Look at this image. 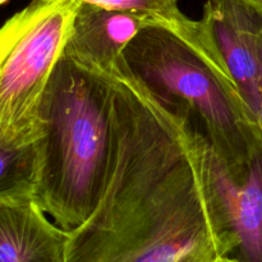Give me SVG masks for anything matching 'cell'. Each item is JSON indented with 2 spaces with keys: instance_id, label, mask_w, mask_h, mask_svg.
Instances as JSON below:
<instances>
[{
  "instance_id": "9c48e42d",
  "label": "cell",
  "mask_w": 262,
  "mask_h": 262,
  "mask_svg": "<svg viewBox=\"0 0 262 262\" xmlns=\"http://www.w3.org/2000/svg\"><path fill=\"white\" fill-rule=\"evenodd\" d=\"M35 174L36 142H19L0 130V199L32 194Z\"/></svg>"
},
{
  "instance_id": "52a82bcc",
  "label": "cell",
  "mask_w": 262,
  "mask_h": 262,
  "mask_svg": "<svg viewBox=\"0 0 262 262\" xmlns=\"http://www.w3.org/2000/svg\"><path fill=\"white\" fill-rule=\"evenodd\" d=\"M150 17L81 2L63 56L91 72L112 74Z\"/></svg>"
},
{
  "instance_id": "6da1fadb",
  "label": "cell",
  "mask_w": 262,
  "mask_h": 262,
  "mask_svg": "<svg viewBox=\"0 0 262 262\" xmlns=\"http://www.w3.org/2000/svg\"><path fill=\"white\" fill-rule=\"evenodd\" d=\"M114 82L113 152L101 197L69 232L66 262H212L227 255L206 164L191 119L136 79Z\"/></svg>"
},
{
  "instance_id": "30bf717a",
  "label": "cell",
  "mask_w": 262,
  "mask_h": 262,
  "mask_svg": "<svg viewBox=\"0 0 262 262\" xmlns=\"http://www.w3.org/2000/svg\"><path fill=\"white\" fill-rule=\"evenodd\" d=\"M81 2L112 8V9L132 10V12L148 15H160V17H174L182 13L178 8L179 0H81Z\"/></svg>"
},
{
  "instance_id": "3957f363",
  "label": "cell",
  "mask_w": 262,
  "mask_h": 262,
  "mask_svg": "<svg viewBox=\"0 0 262 262\" xmlns=\"http://www.w3.org/2000/svg\"><path fill=\"white\" fill-rule=\"evenodd\" d=\"M112 74L84 69L61 55L40 109L32 197L72 232L96 207L113 152Z\"/></svg>"
},
{
  "instance_id": "277c9868",
  "label": "cell",
  "mask_w": 262,
  "mask_h": 262,
  "mask_svg": "<svg viewBox=\"0 0 262 262\" xmlns=\"http://www.w3.org/2000/svg\"><path fill=\"white\" fill-rule=\"evenodd\" d=\"M81 0H31L0 27V130L40 138V109Z\"/></svg>"
},
{
  "instance_id": "9a60e30c",
  "label": "cell",
  "mask_w": 262,
  "mask_h": 262,
  "mask_svg": "<svg viewBox=\"0 0 262 262\" xmlns=\"http://www.w3.org/2000/svg\"><path fill=\"white\" fill-rule=\"evenodd\" d=\"M187 262H209V261H204V260H191V261H187Z\"/></svg>"
},
{
  "instance_id": "7a4b0ae2",
  "label": "cell",
  "mask_w": 262,
  "mask_h": 262,
  "mask_svg": "<svg viewBox=\"0 0 262 262\" xmlns=\"http://www.w3.org/2000/svg\"><path fill=\"white\" fill-rule=\"evenodd\" d=\"M123 64L159 100L179 110L230 171L242 169L262 132L201 20L152 15Z\"/></svg>"
},
{
  "instance_id": "5b68a950",
  "label": "cell",
  "mask_w": 262,
  "mask_h": 262,
  "mask_svg": "<svg viewBox=\"0 0 262 262\" xmlns=\"http://www.w3.org/2000/svg\"><path fill=\"white\" fill-rule=\"evenodd\" d=\"M206 164L227 242L238 262H262V142L251 160L229 171L206 141Z\"/></svg>"
},
{
  "instance_id": "5bb4252c",
  "label": "cell",
  "mask_w": 262,
  "mask_h": 262,
  "mask_svg": "<svg viewBox=\"0 0 262 262\" xmlns=\"http://www.w3.org/2000/svg\"><path fill=\"white\" fill-rule=\"evenodd\" d=\"M8 2H9V0H0V7H2V5H4V4H7Z\"/></svg>"
},
{
  "instance_id": "4fadbf2b",
  "label": "cell",
  "mask_w": 262,
  "mask_h": 262,
  "mask_svg": "<svg viewBox=\"0 0 262 262\" xmlns=\"http://www.w3.org/2000/svg\"><path fill=\"white\" fill-rule=\"evenodd\" d=\"M248 2H250L251 4L255 5L256 8H258V9L262 12V0H248Z\"/></svg>"
},
{
  "instance_id": "8992f818",
  "label": "cell",
  "mask_w": 262,
  "mask_h": 262,
  "mask_svg": "<svg viewBox=\"0 0 262 262\" xmlns=\"http://www.w3.org/2000/svg\"><path fill=\"white\" fill-rule=\"evenodd\" d=\"M200 20L256 119L262 87V12L248 0H206Z\"/></svg>"
},
{
  "instance_id": "8fae6325",
  "label": "cell",
  "mask_w": 262,
  "mask_h": 262,
  "mask_svg": "<svg viewBox=\"0 0 262 262\" xmlns=\"http://www.w3.org/2000/svg\"><path fill=\"white\" fill-rule=\"evenodd\" d=\"M256 119H257V124L260 127L262 132V87H261V95H260V102H258V109H257V115H256Z\"/></svg>"
},
{
  "instance_id": "7c38bea8",
  "label": "cell",
  "mask_w": 262,
  "mask_h": 262,
  "mask_svg": "<svg viewBox=\"0 0 262 262\" xmlns=\"http://www.w3.org/2000/svg\"><path fill=\"white\" fill-rule=\"evenodd\" d=\"M212 262H238V261L233 260V258L230 257H224V256H223V257H217L216 260H214Z\"/></svg>"
},
{
  "instance_id": "ba28073f",
  "label": "cell",
  "mask_w": 262,
  "mask_h": 262,
  "mask_svg": "<svg viewBox=\"0 0 262 262\" xmlns=\"http://www.w3.org/2000/svg\"><path fill=\"white\" fill-rule=\"evenodd\" d=\"M68 238L32 194L0 199V262H66Z\"/></svg>"
}]
</instances>
